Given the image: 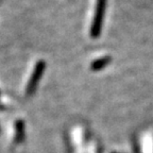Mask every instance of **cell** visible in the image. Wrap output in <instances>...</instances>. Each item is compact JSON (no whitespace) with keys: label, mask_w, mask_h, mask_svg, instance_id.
<instances>
[{"label":"cell","mask_w":153,"mask_h":153,"mask_svg":"<svg viewBox=\"0 0 153 153\" xmlns=\"http://www.w3.org/2000/svg\"><path fill=\"white\" fill-rule=\"evenodd\" d=\"M105 7H106V0H97L96 3V12L94 15L93 22L91 27V36L93 38L98 37L100 35L101 28L103 24V17H104Z\"/></svg>","instance_id":"1"},{"label":"cell","mask_w":153,"mask_h":153,"mask_svg":"<svg viewBox=\"0 0 153 153\" xmlns=\"http://www.w3.org/2000/svg\"><path fill=\"white\" fill-rule=\"evenodd\" d=\"M111 59L108 56L102 57V59H99V60L95 61L91 64V69L94 71H97V70H101L102 68H104L108 64H110Z\"/></svg>","instance_id":"3"},{"label":"cell","mask_w":153,"mask_h":153,"mask_svg":"<svg viewBox=\"0 0 153 153\" xmlns=\"http://www.w3.org/2000/svg\"><path fill=\"white\" fill-rule=\"evenodd\" d=\"M45 70V63L44 62H39L35 67V70H34L33 74H32V78L29 82V86H28V94H31L32 91L35 89L36 84H37L38 80L41 78L42 74Z\"/></svg>","instance_id":"2"}]
</instances>
